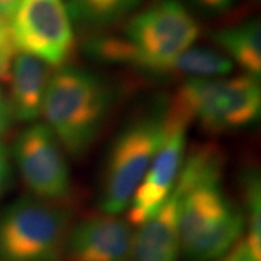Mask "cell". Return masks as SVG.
<instances>
[{"label":"cell","mask_w":261,"mask_h":261,"mask_svg":"<svg viewBox=\"0 0 261 261\" xmlns=\"http://www.w3.org/2000/svg\"><path fill=\"white\" fill-rule=\"evenodd\" d=\"M51 77L49 65L35 57L19 53L10 67V92L8 96L12 118L34 122L42 113V103Z\"/></svg>","instance_id":"7c38bea8"},{"label":"cell","mask_w":261,"mask_h":261,"mask_svg":"<svg viewBox=\"0 0 261 261\" xmlns=\"http://www.w3.org/2000/svg\"><path fill=\"white\" fill-rule=\"evenodd\" d=\"M252 2H255V0H252Z\"/></svg>","instance_id":"603a6c76"},{"label":"cell","mask_w":261,"mask_h":261,"mask_svg":"<svg viewBox=\"0 0 261 261\" xmlns=\"http://www.w3.org/2000/svg\"><path fill=\"white\" fill-rule=\"evenodd\" d=\"M16 56V47L12 38V31L8 19L0 16V80L9 79L10 67Z\"/></svg>","instance_id":"e0dca14e"},{"label":"cell","mask_w":261,"mask_h":261,"mask_svg":"<svg viewBox=\"0 0 261 261\" xmlns=\"http://www.w3.org/2000/svg\"><path fill=\"white\" fill-rule=\"evenodd\" d=\"M167 130V106H163L137 118L118 134L108 152L100 183L103 214L119 215L128 207Z\"/></svg>","instance_id":"5b68a950"},{"label":"cell","mask_w":261,"mask_h":261,"mask_svg":"<svg viewBox=\"0 0 261 261\" xmlns=\"http://www.w3.org/2000/svg\"><path fill=\"white\" fill-rule=\"evenodd\" d=\"M12 166L8 148L0 142V196L5 193V190L9 186Z\"/></svg>","instance_id":"d6986e66"},{"label":"cell","mask_w":261,"mask_h":261,"mask_svg":"<svg viewBox=\"0 0 261 261\" xmlns=\"http://www.w3.org/2000/svg\"><path fill=\"white\" fill-rule=\"evenodd\" d=\"M20 0H0V16L9 20Z\"/></svg>","instance_id":"7402d4cb"},{"label":"cell","mask_w":261,"mask_h":261,"mask_svg":"<svg viewBox=\"0 0 261 261\" xmlns=\"http://www.w3.org/2000/svg\"><path fill=\"white\" fill-rule=\"evenodd\" d=\"M9 20L19 53L58 68L74 51L73 20L64 0H20Z\"/></svg>","instance_id":"52a82bcc"},{"label":"cell","mask_w":261,"mask_h":261,"mask_svg":"<svg viewBox=\"0 0 261 261\" xmlns=\"http://www.w3.org/2000/svg\"><path fill=\"white\" fill-rule=\"evenodd\" d=\"M224 160L214 145L195 148L183 160L178 195L180 250L187 261H214L243 238L244 214L222 187Z\"/></svg>","instance_id":"6da1fadb"},{"label":"cell","mask_w":261,"mask_h":261,"mask_svg":"<svg viewBox=\"0 0 261 261\" xmlns=\"http://www.w3.org/2000/svg\"><path fill=\"white\" fill-rule=\"evenodd\" d=\"M73 18L89 28H105L126 18L141 0H64Z\"/></svg>","instance_id":"9a60e30c"},{"label":"cell","mask_w":261,"mask_h":261,"mask_svg":"<svg viewBox=\"0 0 261 261\" xmlns=\"http://www.w3.org/2000/svg\"><path fill=\"white\" fill-rule=\"evenodd\" d=\"M233 63L228 57L211 48L190 47L178 54L166 68V74L189 79H214L229 74Z\"/></svg>","instance_id":"5bb4252c"},{"label":"cell","mask_w":261,"mask_h":261,"mask_svg":"<svg viewBox=\"0 0 261 261\" xmlns=\"http://www.w3.org/2000/svg\"><path fill=\"white\" fill-rule=\"evenodd\" d=\"M112 106L113 90L103 77L63 65L51 73L41 115L65 152L80 157L99 138Z\"/></svg>","instance_id":"3957f363"},{"label":"cell","mask_w":261,"mask_h":261,"mask_svg":"<svg viewBox=\"0 0 261 261\" xmlns=\"http://www.w3.org/2000/svg\"><path fill=\"white\" fill-rule=\"evenodd\" d=\"M186 123L168 115L167 135L128 205L130 225L140 226L148 221L173 193L186 157Z\"/></svg>","instance_id":"9c48e42d"},{"label":"cell","mask_w":261,"mask_h":261,"mask_svg":"<svg viewBox=\"0 0 261 261\" xmlns=\"http://www.w3.org/2000/svg\"><path fill=\"white\" fill-rule=\"evenodd\" d=\"M134 233L130 224L116 215L84 218L67 235V261H130Z\"/></svg>","instance_id":"30bf717a"},{"label":"cell","mask_w":261,"mask_h":261,"mask_svg":"<svg viewBox=\"0 0 261 261\" xmlns=\"http://www.w3.org/2000/svg\"><path fill=\"white\" fill-rule=\"evenodd\" d=\"M13 159L34 197L63 205L71 197V173L64 148L45 123H31L13 144Z\"/></svg>","instance_id":"ba28073f"},{"label":"cell","mask_w":261,"mask_h":261,"mask_svg":"<svg viewBox=\"0 0 261 261\" xmlns=\"http://www.w3.org/2000/svg\"><path fill=\"white\" fill-rule=\"evenodd\" d=\"M200 25L178 0H157L135 13L121 35H94L86 42L87 54L109 64H123L148 74H166L178 54L193 47Z\"/></svg>","instance_id":"7a4b0ae2"},{"label":"cell","mask_w":261,"mask_h":261,"mask_svg":"<svg viewBox=\"0 0 261 261\" xmlns=\"http://www.w3.org/2000/svg\"><path fill=\"white\" fill-rule=\"evenodd\" d=\"M245 197V244L257 261H261V185L258 174L250 171L243 181Z\"/></svg>","instance_id":"2e32d148"},{"label":"cell","mask_w":261,"mask_h":261,"mask_svg":"<svg viewBox=\"0 0 261 261\" xmlns=\"http://www.w3.org/2000/svg\"><path fill=\"white\" fill-rule=\"evenodd\" d=\"M10 119H12V113H10L8 96L0 89V135L9 128Z\"/></svg>","instance_id":"44dd1931"},{"label":"cell","mask_w":261,"mask_h":261,"mask_svg":"<svg viewBox=\"0 0 261 261\" xmlns=\"http://www.w3.org/2000/svg\"><path fill=\"white\" fill-rule=\"evenodd\" d=\"M196 9L206 15H222L231 9L235 0H189Z\"/></svg>","instance_id":"ac0fdd59"},{"label":"cell","mask_w":261,"mask_h":261,"mask_svg":"<svg viewBox=\"0 0 261 261\" xmlns=\"http://www.w3.org/2000/svg\"><path fill=\"white\" fill-rule=\"evenodd\" d=\"M212 39L226 56L245 70V74L260 77L261 27L258 19L218 29Z\"/></svg>","instance_id":"4fadbf2b"},{"label":"cell","mask_w":261,"mask_h":261,"mask_svg":"<svg viewBox=\"0 0 261 261\" xmlns=\"http://www.w3.org/2000/svg\"><path fill=\"white\" fill-rule=\"evenodd\" d=\"M180 254L178 195L173 190L163 207L134 235L130 261H178Z\"/></svg>","instance_id":"8fae6325"},{"label":"cell","mask_w":261,"mask_h":261,"mask_svg":"<svg viewBox=\"0 0 261 261\" xmlns=\"http://www.w3.org/2000/svg\"><path fill=\"white\" fill-rule=\"evenodd\" d=\"M224 261H257L252 254L248 250L247 244L243 240H240L238 243L233 245V248L228 252V255L225 257Z\"/></svg>","instance_id":"ffe728a7"},{"label":"cell","mask_w":261,"mask_h":261,"mask_svg":"<svg viewBox=\"0 0 261 261\" xmlns=\"http://www.w3.org/2000/svg\"><path fill=\"white\" fill-rule=\"evenodd\" d=\"M70 232L63 205L22 197L0 212V261H57Z\"/></svg>","instance_id":"8992f818"},{"label":"cell","mask_w":261,"mask_h":261,"mask_svg":"<svg viewBox=\"0 0 261 261\" xmlns=\"http://www.w3.org/2000/svg\"><path fill=\"white\" fill-rule=\"evenodd\" d=\"M167 111L183 123L196 122L211 134L244 129L260 118V79L250 74L189 79L178 87Z\"/></svg>","instance_id":"277c9868"}]
</instances>
